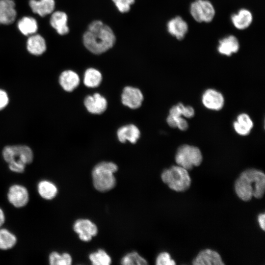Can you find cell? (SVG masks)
Here are the masks:
<instances>
[{"instance_id": "cell-35", "label": "cell", "mask_w": 265, "mask_h": 265, "mask_svg": "<svg viewBox=\"0 0 265 265\" xmlns=\"http://www.w3.org/2000/svg\"><path fill=\"white\" fill-rule=\"evenodd\" d=\"M194 115V109L190 106H185L183 116L186 118H191Z\"/></svg>"}, {"instance_id": "cell-28", "label": "cell", "mask_w": 265, "mask_h": 265, "mask_svg": "<svg viewBox=\"0 0 265 265\" xmlns=\"http://www.w3.org/2000/svg\"><path fill=\"white\" fill-rule=\"evenodd\" d=\"M48 258L51 265H71L73 261L72 256L67 252L60 254L57 251H53L50 253Z\"/></svg>"}, {"instance_id": "cell-33", "label": "cell", "mask_w": 265, "mask_h": 265, "mask_svg": "<svg viewBox=\"0 0 265 265\" xmlns=\"http://www.w3.org/2000/svg\"><path fill=\"white\" fill-rule=\"evenodd\" d=\"M8 103V97L6 93L0 89V110L4 108Z\"/></svg>"}, {"instance_id": "cell-34", "label": "cell", "mask_w": 265, "mask_h": 265, "mask_svg": "<svg viewBox=\"0 0 265 265\" xmlns=\"http://www.w3.org/2000/svg\"><path fill=\"white\" fill-rule=\"evenodd\" d=\"M177 127L182 131H185L188 128L187 121L181 117H179L177 121Z\"/></svg>"}, {"instance_id": "cell-3", "label": "cell", "mask_w": 265, "mask_h": 265, "mask_svg": "<svg viewBox=\"0 0 265 265\" xmlns=\"http://www.w3.org/2000/svg\"><path fill=\"white\" fill-rule=\"evenodd\" d=\"M118 169V166L111 161H102L97 164L91 172L94 188L101 192L112 189L116 184L114 173Z\"/></svg>"}, {"instance_id": "cell-21", "label": "cell", "mask_w": 265, "mask_h": 265, "mask_svg": "<svg viewBox=\"0 0 265 265\" xmlns=\"http://www.w3.org/2000/svg\"><path fill=\"white\" fill-rule=\"evenodd\" d=\"M37 191L40 196L46 200L54 199L58 194V188L53 182L48 180L39 181L37 186Z\"/></svg>"}, {"instance_id": "cell-4", "label": "cell", "mask_w": 265, "mask_h": 265, "mask_svg": "<svg viewBox=\"0 0 265 265\" xmlns=\"http://www.w3.org/2000/svg\"><path fill=\"white\" fill-rule=\"evenodd\" d=\"M161 179L171 189L177 192L185 191L191 185L188 171L178 165L164 170L161 174Z\"/></svg>"}, {"instance_id": "cell-12", "label": "cell", "mask_w": 265, "mask_h": 265, "mask_svg": "<svg viewBox=\"0 0 265 265\" xmlns=\"http://www.w3.org/2000/svg\"><path fill=\"white\" fill-rule=\"evenodd\" d=\"M84 106L90 113L100 114L103 113L107 108L106 99L98 93L86 96L84 100Z\"/></svg>"}, {"instance_id": "cell-18", "label": "cell", "mask_w": 265, "mask_h": 265, "mask_svg": "<svg viewBox=\"0 0 265 265\" xmlns=\"http://www.w3.org/2000/svg\"><path fill=\"white\" fill-rule=\"evenodd\" d=\"M80 81V78L77 73L70 70L62 72L59 78L60 85L67 92H71L76 88Z\"/></svg>"}, {"instance_id": "cell-9", "label": "cell", "mask_w": 265, "mask_h": 265, "mask_svg": "<svg viewBox=\"0 0 265 265\" xmlns=\"http://www.w3.org/2000/svg\"><path fill=\"white\" fill-rule=\"evenodd\" d=\"M73 230L78 235L79 238L85 242L90 241L98 232L97 225L88 219L80 218L75 221Z\"/></svg>"}, {"instance_id": "cell-15", "label": "cell", "mask_w": 265, "mask_h": 265, "mask_svg": "<svg viewBox=\"0 0 265 265\" xmlns=\"http://www.w3.org/2000/svg\"><path fill=\"white\" fill-rule=\"evenodd\" d=\"M168 32L178 40L183 39L188 31V25L182 17L177 16L170 20L167 24Z\"/></svg>"}, {"instance_id": "cell-17", "label": "cell", "mask_w": 265, "mask_h": 265, "mask_svg": "<svg viewBox=\"0 0 265 265\" xmlns=\"http://www.w3.org/2000/svg\"><path fill=\"white\" fill-rule=\"evenodd\" d=\"M140 132L138 128L133 124L123 126L118 129L117 136L118 140L122 143L129 141L135 143L139 139Z\"/></svg>"}, {"instance_id": "cell-6", "label": "cell", "mask_w": 265, "mask_h": 265, "mask_svg": "<svg viewBox=\"0 0 265 265\" xmlns=\"http://www.w3.org/2000/svg\"><path fill=\"white\" fill-rule=\"evenodd\" d=\"M2 156L7 163H17L26 166L33 160L32 150L25 145L6 146L2 150Z\"/></svg>"}, {"instance_id": "cell-1", "label": "cell", "mask_w": 265, "mask_h": 265, "mask_svg": "<svg viewBox=\"0 0 265 265\" xmlns=\"http://www.w3.org/2000/svg\"><path fill=\"white\" fill-rule=\"evenodd\" d=\"M82 42L90 52L100 54L113 47L116 36L109 26L100 20H95L89 24L83 33Z\"/></svg>"}, {"instance_id": "cell-2", "label": "cell", "mask_w": 265, "mask_h": 265, "mask_svg": "<svg viewBox=\"0 0 265 265\" xmlns=\"http://www.w3.org/2000/svg\"><path fill=\"white\" fill-rule=\"evenodd\" d=\"M237 196L242 201H250L253 197L261 198L265 190V175L261 170L251 168L242 172L234 185Z\"/></svg>"}, {"instance_id": "cell-19", "label": "cell", "mask_w": 265, "mask_h": 265, "mask_svg": "<svg viewBox=\"0 0 265 265\" xmlns=\"http://www.w3.org/2000/svg\"><path fill=\"white\" fill-rule=\"evenodd\" d=\"M29 6L34 13L44 17L52 13L55 8L54 0H30Z\"/></svg>"}, {"instance_id": "cell-8", "label": "cell", "mask_w": 265, "mask_h": 265, "mask_svg": "<svg viewBox=\"0 0 265 265\" xmlns=\"http://www.w3.org/2000/svg\"><path fill=\"white\" fill-rule=\"evenodd\" d=\"M7 198L13 207L21 208L28 203L29 194L26 186L20 184H13L8 189Z\"/></svg>"}, {"instance_id": "cell-22", "label": "cell", "mask_w": 265, "mask_h": 265, "mask_svg": "<svg viewBox=\"0 0 265 265\" xmlns=\"http://www.w3.org/2000/svg\"><path fill=\"white\" fill-rule=\"evenodd\" d=\"M239 47L238 39L234 35H229L219 40L217 49L220 53L230 56L232 53H237Z\"/></svg>"}, {"instance_id": "cell-29", "label": "cell", "mask_w": 265, "mask_h": 265, "mask_svg": "<svg viewBox=\"0 0 265 265\" xmlns=\"http://www.w3.org/2000/svg\"><path fill=\"white\" fill-rule=\"evenodd\" d=\"M89 259L94 265H109L112 262L110 256L102 249L91 253L89 255Z\"/></svg>"}, {"instance_id": "cell-25", "label": "cell", "mask_w": 265, "mask_h": 265, "mask_svg": "<svg viewBox=\"0 0 265 265\" xmlns=\"http://www.w3.org/2000/svg\"><path fill=\"white\" fill-rule=\"evenodd\" d=\"M18 28L20 32L26 36L36 33L38 29V24L33 17L25 16L18 22Z\"/></svg>"}, {"instance_id": "cell-23", "label": "cell", "mask_w": 265, "mask_h": 265, "mask_svg": "<svg viewBox=\"0 0 265 265\" xmlns=\"http://www.w3.org/2000/svg\"><path fill=\"white\" fill-rule=\"evenodd\" d=\"M252 20L251 13L246 9H240L238 13L233 14L231 17L234 26L238 29H244L248 27Z\"/></svg>"}, {"instance_id": "cell-13", "label": "cell", "mask_w": 265, "mask_h": 265, "mask_svg": "<svg viewBox=\"0 0 265 265\" xmlns=\"http://www.w3.org/2000/svg\"><path fill=\"white\" fill-rule=\"evenodd\" d=\"M202 101L203 105L207 108L219 110L224 105V100L222 95L217 91L209 89L203 94Z\"/></svg>"}, {"instance_id": "cell-20", "label": "cell", "mask_w": 265, "mask_h": 265, "mask_svg": "<svg viewBox=\"0 0 265 265\" xmlns=\"http://www.w3.org/2000/svg\"><path fill=\"white\" fill-rule=\"evenodd\" d=\"M46 43L44 38L40 34L30 35L26 42V49L28 52L35 55H39L46 50Z\"/></svg>"}, {"instance_id": "cell-7", "label": "cell", "mask_w": 265, "mask_h": 265, "mask_svg": "<svg viewBox=\"0 0 265 265\" xmlns=\"http://www.w3.org/2000/svg\"><path fill=\"white\" fill-rule=\"evenodd\" d=\"M190 12L197 22H211L215 15V10L210 1L207 0H196L190 5Z\"/></svg>"}, {"instance_id": "cell-11", "label": "cell", "mask_w": 265, "mask_h": 265, "mask_svg": "<svg viewBox=\"0 0 265 265\" xmlns=\"http://www.w3.org/2000/svg\"><path fill=\"white\" fill-rule=\"evenodd\" d=\"M193 265H224L219 254L210 249L200 251L192 261Z\"/></svg>"}, {"instance_id": "cell-26", "label": "cell", "mask_w": 265, "mask_h": 265, "mask_svg": "<svg viewBox=\"0 0 265 265\" xmlns=\"http://www.w3.org/2000/svg\"><path fill=\"white\" fill-rule=\"evenodd\" d=\"M17 242V238L9 230L0 228V250H7L13 248Z\"/></svg>"}, {"instance_id": "cell-36", "label": "cell", "mask_w": 265, "mask_h": 265, "mask_svg": "<svg viewBox=\"0 0 265 265\" xmlns=\"http://www.w3.org/2000/svg\"><path fill=\"white\" fill-rule=\"evenodd\" d=\"M265 213H260L258 216V221L261 228L265 231Z\"/></svg>"}, {"instance_id": "cell-5", "label": "cell", "mask_w": 265, "mask_h": 265, "mask_svg": "<svg viewBox=\"0 0 265 265\" xmlns=\"http://www.w3.org/2000/svg\"><path fill=\"white\" fill-rule=\"evenodd\" d=\"M203 160L202 155L197 147L189 145H183L179 147L175 155L177 164L187 170L194 166L200 165Z\"/></svg>"}, {"instance_id": "cell-32", "label": "cell", "mask_w": 265, "mask_h": 265, "mask_svg": "<svg viewBox=\"0 0 265 265\" xmlns=\"http://www.w3.org/2000/svg\"><path fill=\"white\" fill-rule=\"evenodd\" d=\"M157 265H174L175 262L171 259L170 254L166 252L160 253L156 260Z\"/></svg>"}, {"instance_id": "cell-14", "label": "cell", "mask_w": 265, "mask_h": 265, "mask_svg": "<svg viewBox=\"0 0 265 265\" xmlns=\"http://www.w3.org/2000/svg\"><path fill=\"white\" fill-rule=\"evenodd\" d=\"M13 0H0V25H9L15 20L17 12Z\"/></svg>"}, {"instance_id": "cell-27", "label": "cell", "mask_w": 265, "mask_h": 265, "mask_svg": "<svg viewBox=\"0 0 265 265\" xmlns=\"http://www.w3.org/2000/svg\"><path fill=\"white\" fill-rule=\"evenodd\" d=\"M102 80V75L98 70L89 68L85 71L83 83L86 86L90 88L96 87L100 84Z\"/></svg>"}, {"instance_id": "cell-16", "label": "cell", "mask_w": 265, "mask_h": 265, "mask_svg": "<svg viewBox=\"0 0 265 265\" xmlns=\"http://www.w3.org/2000/svg\"><path fill=\"white\" fill-rule=\"evenodd\" d=\"M67 22V15L61 11L53 12L50 20L51 26L61 35L67 34L69 32Z\"/></svg>"}, {"instance_id": "cell-30", "label": "cell", "mask_w": 265, "mask_h": 265, "mask_svg": "<svg viewBox=\"0 0 265 265\" xmlns=\"http://www.w3.org/2000/svg\"><path fill=\"white\" fill-rule=\"evenodd\" d=\"M123 265H145L148 264L147 260L136 251L128 253L121 260Z\"/></svg>"}, {"instance_id": "cell-37", "label": "cell", "mask_w": 265, "mask_h": 265, "mask_svg": "<svg viewBox=\"0 0 265 265\" xmlns=\"http://www.w3.org/2000/svg\"><path fill=\"white\" fill-rule=\"evenodd\" d=\"M5 221V215L3 210L0 208V228L4 224Z\"/></svg>"}, {"instance_id": "cell-24", "label": "cell", "mask_w": 265, "mask_h": 265, "mask_svg": "<svg viewBox=\"0 0 265 265\" xmlns=\"http://www.w3.org/2000/svg\"><path fill=\"white\" fill-rule=\"evenodd\" d=\"M234 127L236 132L241 135H246L249 133L253 127V123L250 117L245 113L239 114L237 121L234 123Z\"/></svg>"}, {"instance_id": "cell-31", "label": "cell", "mask_w": 265, "mask_h": 265, "mask_svg": "<svg viewBox=\"0 0 265 265\" xmlns=\"http://www.w3.org/2000/svg\"><path fill=\"white\" fill-rule=\"evenodd\" d=\"M118 10L122 13L128 12L135 0H112Z\"/></svg>"}, {"instance_id": "cell-10", "label": "cell", "mask_w": 265, "mask_h": 265, "mask_svg": "<svg viewBox=\"0 0 265 265\" xmlns=\"http://www.w3.org/2000/svg\"><path fill=\"white\" fill-rule=\"evenodd\" d=\"M143 100V94L138 88L126 86L123 89L121 101L124 105L132 109H136L141 106Z\"/></svg>"}]
</instances>
